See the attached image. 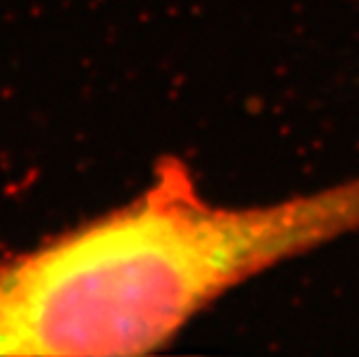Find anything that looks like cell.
<instances>
[{
  "instance_id": "6da1fadb",
  "label": "cell",
  "mask_w": 359,
  "mask_h": 357,
  "mask_svg": "<svg viewBox=\"0 0 359 357\" xmlns=\"http://www.w3.org/2000/svg\"><path fill=\"white\" fill-rule=\"evenodd\" d=\"M359 227V177L218 207L177 158L126 207L0 262V355H140L287 257Z\"/></svg>"
}]
</instances>
